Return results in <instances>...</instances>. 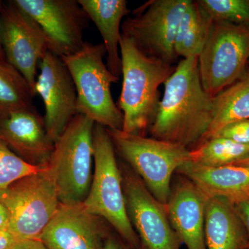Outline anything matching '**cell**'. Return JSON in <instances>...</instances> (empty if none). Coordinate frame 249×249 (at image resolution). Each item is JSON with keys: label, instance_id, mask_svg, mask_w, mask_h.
Here are the masks:
<instances>
[{"label": "cell", "instance_id": "obj_26", "mask_svg": "<svg viewBox=\"0 0 249 249\" xmlns=\"http://www.w3.org/2000/svg\"><path fill=\"white\" fill-rule=\"evenodd\" d=\"M213 137H221L238 143L249 145V119L228 124L218 131L211 138Z\"/></svg>", "mask_w": 249, "mask_h": 249}, {"label": "cell", "instance_id": "obj_13", "mask_svg": "<svg viewBox=\"0 0 249 249\" xmlns=\"http://www.w3.org/2000/svg\"><path fill=\"white\" fill-rule=\"evenodd\" d=\"M40 69L35 93L43 101L46 129L55 143L72 119L78 114L76 88L62 59L49 51L41 60Z\"/></svg>", "mask_w": 249, "mask_h": 249}, {"label": "cell", "instance_id": "obj_12", "mask_svg": "<svg viewBox=\"0 0 249 249\" xmlns=\"http://www.w3.org/2000/svg\"><path fill=\"white\" fill-rule=\"evenodd\" d=\"M122 176L127 214L142 248L180 249L165 205L155 199L137 174L125 171Z\"/></svg>", "mask_w": 249, "mask_h": 249}, {"label": "cell", "instance_id": "obj_6", "mask_svg": "<svg viewBox=\"0 0 249 249\" xmlns=\"http://www.w3.org/2000/svg\"><path fill=\"white\" fill-rule=\"evenodd\" d=\"M115 150L133 168L147 190L162 204L168 202L171 178L178 168L191 161V150L178 143L120 129H109Z\"/></svg>", "mask_w": 249, "mask_h": 249}, {"label": "cell", "instance_id": "obj_29", "mask_svg": "<svg viewBox=\"0 0 249 249\" xmlns=\"http://www.w3.org/2000/svg\"><path fill=\"white\" fill-rule=\"evenodd\" d=\"M18 241L9 231L0 230V249H11Z\"/></svg>", "mask_w": 249, "mask_h": 249}, {"label": "cell", "instance_id": "obj_5", "mask_svg": "<svg viewBox=\"0 0 249 249\" xmlns=\"http://www.w3.org/2000/svg\"><path fill=\"white\" fill-rule=\"evenodd\" d=\"M94 125L89 118L77 114L54 143L48 166L61 204H81L89 193Z\"/></svg>", "mask_w": 249, "mask_h": 249}, {"label": "cell", "instance_id": "obj_30", "mask_svg": "<svg viewBox=\"0 0 249 249\" xmlns=\"http://www.w3.org/2000/svg\"><path fill=\"white\" fill-rule=\"evenodd\" d=\"M10 215L4 204L0 201V230L9 231Z\"/></svg>", "mask_w": 249, "mask_h": 249}, {"label": "cell", "instance_id": "obj_2", "mask_svg": "<svg viewBox=\"0 0 249 249\" xmlns=\"http://www.w3.org/2000/svg\"><path fill=\"white\" fill-rule=\"evenodd\" d=\"M120 52L123 86L118 107L124 115L122 131L143 136L158 111L159 88L164 85L176 67L147 56L123 34Z\"/></svg>", "mask_w": 249, "mask_h": 249}, {"label": "cell", "instance_id": "obj_9", "mask_svg": "<svg viewBox=\"0 0 249 249\" xmlns=\"http://www.w3.org/2000/svg\"><path fill=\"white\" fill-rule=\"evenodd\" d=\"M191 0H153L122 23L121 33L150 58L173 65L178 57L175 42L180 19Z\"/></svg>", "mask_w": 249, "mask_h": 249}, {"label": "cell", "instance_id": "obj_10", "mask_svg": "<svg viewBox=\"0 0 249 249\" xmlns=\"http://www.w3.org/2000/svg\"><path fill=\"white\" fill-rule=\"evenodd\" d=\"M40 27L48 50L60 58L83 48L89 18L76 0H14Z\"/></svg>", "mask_w": 249, "mask_h": 249}, {"label": "cell", "instance_id": "obj_16", "mask_svg": "<svg viewBox=\"0 0 249 249\" xmlns=\"http://www.w3.org/2000/svg\"><path fill=\"white\" fill-rule=\"evenodd\" d=\"M206 200L186 178L171 189L165 209L174 231L187 249H207L204 232Z\"/></svg>", "mask_w": 249, "mask_h": 249}, {"label": "cell", "instance_id": "obj_4", "mask_svg": "<svg viewBox=\"0 0 249 249\" xmlns=\"http://www.w3.org/2000/svg\"><path fill=\"white\" fill-rule=\"evenodd\" d=\"M106 54L103 43L85 42L78 52L62 59L76 88L78 114L107 129L122 130L124 115L111 92V84L118 83L119 78L103 61Z\"/></svg>", "mask_w": 249, "mask_h": 249}, {"label": "cell", "instance_id": "obj_8", "mask_svg": "<svg viewBox=\"0 0 249 249\" xmlns=\"http://www.w3.org/2000/svg\"><path fill=\"white\" fill-rule=\"evenodd\" d=\"M249 60V24L213 21L198 57L203 88L213 98L241 79Z\"/></svg>", "mask_w": 249, "mask_h": 249}, {"label": "cell", "instance_id": "obj_27", "mask_svg": "<svg viewBox=\"0 0 249 249\" xmlns=\"http://www.w3.org/2000/svg\"><path fill=\"white\" fill-rule=\"evenodd\" d=\"M232 203L247 231L249 249V195Z\"/></svg>", "mask_w": 249, "mask_h": 249}, {"label": "cell", "instance_id": "obj_19", "mask_svg": "<svg viewBox=\"0 0 249 249\" xmlns=\"http://www.w3.org/2000/svg\"><path fill=\"white\" fill-rule=\"evenodd\" d=\"M78 2L96 24L102 36L107 55V67L116 77L121 74L119 55L121 26L124 18L130 13L125 0H78Z\"/></svg>", "mask_w": 249, "mask_h": 249}, {"label": "cell", "instance_id": "obj_18", "mask_svg": "<svg viewBox=\"0 0 249 249\" xmlns=\"http://www.w3.org/2000/svg\"><path fill=\"white\" fill-rule=\"evenodd\" d=\"M204 232L207 249H249L245 228L227 198L214 196L206 200Z\"/></svg>", "mask_w": 249, "mask_h": 249}, {"label": "cell", "instance_id": "obj_3", "mask_svg": "<svg viewBox=\"0 0 249 249\" xmlns=\"http://www.w3.org/2000/svg\"><path fill=\"white\" fill-rule=\"evenodd\" d=\"M93 150L94 171L83 204L91 213L107 221L132 248H137L140 240L127 214L115 147L107 129L97 124L93 128Z\"/></svg>", "mask_w": 249, "mask_h": 249}, {"label": "cell", "instance_id": "obj_14", "mask_svg": "<svg viewBox=\"0 0 249 249\" xmlns=\"http://www.w3.org/2000/svg\"><path fill=\"white\" fill-rule=\"evenodd\" d=\"M101 219L83 203H60L39 240L47 249H102L107 237Z\"/></svg>", "mask_w": 249, "mask_h": 249}, {"label": "cell", "instance_id": "obj_24", "mask_svg": "<svg viewBox=\"0 0 249 249\" xmlns=\"http://www.w3.org/2000/svg\"><path fill=\"white\" fill-rule=\"evenodd\" d=\"M213 21L249 24V0H198Z\"/></svg>", "mask_w": 249, "mask_h": 249}, {"label": "cell", "instance_id": "obj_15", "mask_svg": "<svg viewBox=\"0 0 249 249\" xmlns=\"http://www.w3.org/2000/svg\"><path fill=\"white\" fill-rule=\"evenodd\" d=\"M0 139L29 164L49 165L54 142L36 108L0 113Z\"/></svg>", "mask_w": 249, "mask_h": 249}, {"label": "cell", "instance_id": "obj_33", "mask_svg": "<svg viewBox=\"0 0 249 249\" xmlns=\"http://www.w3.org/2000/svg\"><path fill=\"white\" fill-rule=\"evenodd\" d=\"M235 165H240V166L249 167V155L244 160L236 163Z\"/></svg>", "mask_w": 249, "mask_h": 249}, {"label": "cell", "instance_id": "obj_20", "mask_svg": "<svg viewBox=\"0 0 249 249\" xmlns=\"http://www.w3.org/2000/svg\"><path fill=\"white\" fill-rule=\"evenodd\" d=\"M213 104L212 123L200 143L228 124L249 119V72L214 96Z\"/></svg>", "mask_w": 249, "mask_h": 249}, {"label": "cell", "instance_id": "obj_25", "mask_svg": "<svg viewBox=\"0 0 249 249\" xmlns=\"http://www.w3.org/2000/svg\"><path fill=\"white\" fill-rule=\"evenodd\" d=\"M47 166L29 164L15 154L0 139V191L18 180L40 172Z\"/></svg>", "mask_w": 249, "mask_h": 249}, {"label": "cell", "instance_id": "obj_34", "mask_svg": "<svg viewBox=\"0 0 249 249\" xmlns=\"http://www.w3.org/2000/svg\"></svg>", "mask_w": 249, "mask_h": 249}, {"label": "cell", "instance_id": "obj_28", "mask_svg": "<svg viewBox=\"0 0 249 249\" xmlns=\"http://www.w3.org/2000/svg\"><path fill=\"white\" fill-rule=\"evenodd\" d=\"M11 249H47L40 240H18Z\"/></svg>", "mask_w": 249, "mask_h": 249}, {"label": "cell", "instance_id": "obj_1", "mask_svg": "<svg viewBox=\"0 0 249 249\" xmlns=\"http://www.w3.org/2000/svg\"><path fill=\"white\" fill-rule=\"evenodd\" d=\"M212 96L203 88L198 58L182 59L164 83L155 120L152 138L188 147L197 145L213 120Z\"/></svg>", "mask_w": 249, "mask_h": 249}, {"label": "cell", "instance_id": "obj_23", "mask_svg": "<svg viewBox=\"0 0 249 249\" xmlns=\"http://www.w3.org/2000/svg\"><path fill=\"white\" fill-rule=\"evenodd\" d=\"M34 97L24 76L7 62H0V113L34 109Z\"/></svg>", "mask_w": 249, "mask_h": 249}, {"label": "cell", "instance_id": "obj_7", "mask_svg": "<svg viewBox=\"0 0 249 249\" xmlns=\"http://www.w3.org/2000/svg\"><path fill=\"white\" fill-rule=\"evenodd\" d=\"M10 215L9 231L18 240H39L60 205L49 166L0 191Z\"/></svg>", "mask_w": 249, "mask_h": 249}, {"label": "cell", "instance_id": "obj_11", "mask_svg": "<svg viewBox=\"0 0 249 249\" xmlns=\"http://www.w3.org/2000/svg\"><path fill=\"white\" fill-rule=\"evenodd\" d=\"M0 22L6 62L24 76L36 96L37 64L49 51L45 36L38 25L13 1H2Z\"/></svg>", "mask_w": 249, "mask_h": 249}, {"label": "cell", "instance_id": "obj_31", "mask_svg": "<svg viewBox=\"0 0 249 249\" xmlns=\"http://www.w3.org/2000/svg\"><path fill=\"white\" fill-rule=\"evenodd\" d=\"M102 249H128L127 247L121 243L120 241L117 240L114 237H107L105 240Z\"/></svg>", "mask_w": 249, "mask_h": 249}, {"label": "cell", "instance_id": "obj_21", "mask_svg": "<svg viewBox=\"0 0 249 249\" xmlns=\"http://www.w3.org/2000/svg\"><path fill=\"white\" fill-rule=\"evenodd\" d=\"M213 23V19L197 1H192L178 24L175 42L177 56L198 58L209 37Z\"/></svg>", "mask_w": 249, "mask_h": 249}, {"label": "cell", "instance_id": "obj_17", "mask_svg": "<svg viewBox=\"0 0 249 249\" xmlns=\"http://www.w3.org/2000/svg\"><path fill=\"white\" fill-rule=\"evenodd\" d=\"M177 172L190 180L207 199L221 196L233 202L249 195V167L211 168L188 161Z\"/></svg>", "mask_w": 249, "mask_h": 249}, {"label": "cell", "instance_id": "obj_32", "mask_svg": "<svg viewBox=\"0 0 249 249\" xmlns=\"http://www.w3.org/2000/svg\"><path fill=\"white\" fill-rule=\"evenodd\" d=\"M1 4H2V1H0V11H1ZM0 62H6V56H5L4 49H3L2 44H1V22H0Z\"/></svg>", "mask_w": 249, "mask_h": 249}, {"label": "cell", "instance_id": "obj_22", "mask_svg": "<svg viewBox=\"0 0 249 249\" xmlns=\"http://www.w3.org/2000/svg\"><path fill=\"white\" fill-rule=\"evenodd\" d=\"M191 161L202 166H225L235 164L249 155V145L229 139L213 137L191 150Z\"/></svg>", "mask_w": 249, "mask_h": 249}]
</instances>
